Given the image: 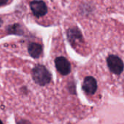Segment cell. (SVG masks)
<instances>
[{"mask_svg":"<svg viewBox=\"0 0 124 124\" xmlns=\"http://www.w3.org/2000/svg\"><path fill=\"white\" fill-rule=\"evenodd\" d=\"M34 82L39 86H44L51 81V74L49 70L43 65L38 64L34 67L32 72Z\"/></svg>","mask_w":124,"mask_h":124,"instance_id":"6da1fadb","label":"cell"},{"mask_svg":"<svg viewBox=\"0 0 124 124\" xmlns=\"http://www.w3.org/2000/svg\"><path fill=\"white\" fill-rule=\"evenodd\" d=\"M107 64L110 70L116 75H121L124 69L123 61L117 56L110 55L107 58Z\"/></svg>","mask_w":124,"mask_h":124,"instance_id":"7a4b0ae2","label":"cell"},{"mask_svg":"<svg viewBox=\"0 0 124 124\" xmlns=\"http://www.w3.org/2000/svg\"><path fill=\"white\" fill-rule=\"evenodd\" d=\"M31 10L36 17H42L47 13L48 9L46 4L41 0H34L30 3Z\"/></svg>","mask_w":124,"mask_h":124,"instance_id":"3957f363","label":"cell"},{"mask_svg":"<svg viewBox=\"0 0 124 124\" xmlns=\"http://www.w3.org/2000/svg\"><path fill=\"white\" fill-rule=\"evenodd\" d=\"M55 67L57 70L62 75H67L71 72V65L70 62L63 56L57 57L55 59Z\"/></svg>","mask_w":124,"mask_h":124,"instance_id":"277c9868","label":"cell"},{"mask_svg":"<svg viewBox=\"0 0 124 124\" xmlns=\"http://www.w3.org/2000/svg\"><path fill=\"white\" fill-rule=\"evenodd\" d=\"M83 90L88 94L92 95L95 94L97 89V83L95 78H94L92 76H88L85 77L83 86H82Z\"/></svg>","mask_w":124,"mask_h":124,"instance_id":"5b68a950","label":"cell"},{"mask_svg":"<svg viewBox=\"0 0 124 124\" xmlns=\"http://www.w3.org/2000/svg\"><path fill=\"white\" fill-rule=\"evenodd\" d=\"M67 36L68 41L73 44L75 43L76 41H82L83 37L81 31L78 27H72L70 28L67 31Z\"/></svg>","mask_w":124,"mask_h":124,"instance_id":"8992f818","label":"cell"},{"mask_svg":"<svg viewBox=\"0 0 124 124\" xmlns=\"http://www.w3.org/2000/svg\"><path fill=\"white\" fill-rule=\"evenodd\" d=\"M28 51L31 57H33L34 58H38L42 54L43 48L40 44L32 42L28 45Z\"/></svg>","mask_w":124,"mask_h":124,"instance_id":"52a82bcc","label":"cell"},{"mask_svg":"<svg viewBox=\"0 0 124 124\" xmlns=\"http://www.w3.org/2000/svg\"><path fill=\"white\" fill-rule=\"evenodd\" d=\"M7 33L10 34H16V35H23L24 34L23 29L21 25L19 23H15L13 25L9 26L7 29Z\"/></svg>","mask_w":124,"mask_h":124,"instance_id":"ba28073f","label":"cell"},{"mask_svg":"<svg viewBox=\"0 0 124 124\" xmlns=\"http://www.w3.org/2000/svg\"><path fill=\"white\" fill-rule=\"evenodd\" d=\"M8 1L9 0H0V7L3 6V5H5L8 2Z\"/></svg>","mask_w":124,"mask_h":124,"instance_id":"9c48e42d","label":"cell"},{"mask_svg":"<svg viewBox=\"0 0 124 124\" xmlns=\"http://www.w3.org/2000/svg\"><path fill=\"white\" fill-rule=\"evenodd\" d=\"M17 124H31L28 121H23V120H21V121H20L18 123H17Z\"/></svg>","mask_w":124,"mask_h":124,"instance_id":"30bf717a","label":"cell"},{"mask_svg":"<svg viewBox=\"0 0 124 124\" xmlns=\"http://www.w3.org/2000/svg\"><path fill=\"white\" fill-rule=\"evenodd\" d=\"M2 23H3V21H2V20H1V19L0 18V26H1V25H2Z\"/></svg>","mask_w":124,"mask_h":124,"instance_id":"8fae6325","label":"cell"},{"mask_svg":"<svg viewBox=\"0 0 124 124\" xmlns=\"http://www.w3.org/2000/svg\"><path fill=\"white\" fill-rule=\"evenodd\" d=\"M0 124H3V123L1 122V120H0Z\"/></svg>","mask_w":124,"mask_h":124,"instance_id":"7c38bea8","label":"cell"}]
</instances>
